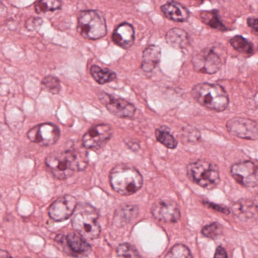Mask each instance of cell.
Masks as SVG:
<instances>
[{"label": "cell", "instance_id": "35", "mask_svg": "<svg viewBox=\"0 0 258 258\" xmlns=\"http://www.w3.org/2000/svg\"><path fill=\"white\" fill-rule=\"evenodd\" d=\"M0 258H13L12 257L10 253H9L8 251H6V250H2L1 252H0Z\"/></svg>", "mask_w": 258, "mask_h": 258}, {"label": "cell", "instance_id": "27", "mask_svg": "<svg viewBox=\"0 0 258 258\" xmlns=\"http://www.w3.org/2000/svg\"><path fill=\"white\" fill-rule=\"evenodd\" d=\"M118 258H140V254L135 246L129 243L120 244L117 248Z\"/></svg>", "mask_w": 258, "mask_h": 258}, {"label": "cell", "instance_id": "9", "mask_svg": "<svg viewBox=\"0 0 258 258\" xmlns=\"http://www.w3.org/2000/svg\"><path fill=\"white\" fill-rule=\"evenodd\" d=\"M232 177L243 186L256 187L258 185V166L250 161H241L231 167Z\"/></svg>", "mask_w": 258, "mask_h": 258}, {"label": "cell", "instance_id": "18", "mask_svg": "<svg viewBox=\"0 0 258 258\" xmlns=\"http://www.w3.org/2000/svg\"><path fill=\"white\" fill-rule=\"evenodd\" d=\"M161 58V49L156 45H150L143 51L141 68L146 73L152 72L159 64Z\"/></svg>", "mask_w": 258, "mask_h": 258}, {"label": "cell", "instance_id": "5", "mask_svg": "<svg viewBox=\"0 0 258 258\" xmlns=\"http://www.w3.org/2000/svg\"><path fill=\"white\" fill-rule=\"evenodd\" d=\"M72 226L75 230L86 239H95L100 235L101 228L98 221L97 212L89 205L78 208L72 219Z\"/></svg>", "mask_w": 258, "mask_h": 258}, {"label": "cell", "instance_id": "17", "mask_svg": "<svg viewBox=\"0 0 258 258\" xmlns=\"http://www.w3.org/2000/svg\"><path fill=\"white\" fill-rule=\"evenodd\" d=\"M161 12L167 19L176 22H184L188 20L190 13L186 7L179 3L167 2L161 7Z\"/></svg>", "mask_w": 258, "mask_h": 258}, {"label": "cell", "instance_id": "6", "mask_svg": "<svg viewBox=\"0 0 258 258\" xmlns=\"http://www.w3.org/2000/svg\"><path fill=\"white\" fill-rule=\"evenodd\" d=\"M187 176L191 182L207 189L215 188L220 181L217 166L204 160L190 163L187 166Z\"/></svg>", "mask_w": 258, "mask_h": 258}, {"label": "cell", "instance_id": "16", "mask_svg": "<svg viewBox=\"0 0 258 258\" xmlns=\"http://www.w3.org/2000/svg\"><path fill=\"white\" fill-rule=\"evenodd\" d=\"M68 250L74 256H86L91 252V247L84 237L76 232H71L66 236Z\"/></svg>", "mask_w": 258, "mask_h": 258}, {"label": "cell", "instance_id": "10", "mask_svg": "<svg viewBox=\"0 0 258 258\" xmlns=\"http://www.w3.org/2000/svg\"><path fill=\"white\" fill-rule=\"evenodd\" d=\"M195 71L199 73H217L221 69V58L211 49H205L196 54L191 59Z\"/></svg>", "mask_w": 258, "mask_h": 258}, {"label": "cell", "instance_id": "21", "mask_svg": "<svg viewBox=\"0 0 258 258\" xmlns=\"http://www.w3.org/2000/svg\"><path fill=\"white\" fill-rule=\"evenodd\" d=\"M233 214L241 220H247L250 219L254 214V206L253 202L247 199H241L235 202L232 207Z\"/></svg>", "mask_w": 258, "mask_h": 258}, {"label": "cell", "instance_id": "2", "mask_svg": "<svg viewBox=\"0 0 258 258\" xmlns=\"http://www.w3.org/2000/svg\"><path fill=\"white\" fill-rule=\"evenodd\" d=\"M110 183L116 192L131 196L143 186V178L136 167L126 164L116 165L110 172Z\"/></svg>", "mask_w": 258, "mask_h": 258}, {"label": "cell", "instance_id": "23", "mask_svg": "<svg viewBox=\"0 0 258 258\" xmlns=\"http://www.w3.org/2000/svg\"><path fill=\"white\" fill-rule=\"evenodd\" d=\"M200 17L203 23H205L208 26L211 27L213 29L221 31H226V26L223 25V22L220 20L218 12L216 11V10L202 12L200 13Z\"/></svg>", "mask_w": 258, "mask_h": 258}, {"label": "cell", "instance_id": "24", "mask_svg": "<svg viewBox=\"0 0 258 258\" xmlns=\"http://www.w3.org/2000/svg\"><path fill=\"white\" fill-rule=\"evenodd\" d=\"M155 137L161 144L170 149H174L177 147L178 143L176 139L170 134L167 126H162L155 131Z\"/></svg>", "mask_w": 258, "mask_h": 258}, {"label": "cell", "instance_id": "22", "mask_svg": "<svg viewBox=\"0 0 258 258\" xmlns=\"http://www.w3.org/2000/svg\"><path fill=\"white\" fill-rule=\"evenodd\" d=\"M90 74L95 81L99 84H105L114 81L117 75L108 69H102L97 66H93L90 69Z\"/></svg>", "mask_w": 258, "mask_h": 258}, {"label": "cell", "instance_id": "34", "mask_svg": "<svg viewBox=\"0 0 258 258\" xmlns=\"http://www.w3.org/2000/svg\"><path fill=\"white\" fill-rule=\"evenodd\" d=\"M214 258H228L227 253L222 246L217 247L215 254H214Z\"/></svg>", "mask_w": 258, "mask_h": 258}, {"label": "cell", "instance_id": "26", "mask_svg": "<svg viewBox=\"0 0 258 258\" xmlns=\"http://www.w3.org/2000/svg\"><path fill=\"white\" fill-rule=\"evenodd\" d=\"M62 2L57 0H40L34 4V10L38 14L61 10Z\"/></svg>", "mask_w": 258, "mask_h": 258}, {"label": "cell", "instance_id": "36", "mask_svg": "<svg viewBox=\"0 0 258 258\" xmlns=\"http://www.w3.org/2000/svg\"><path fill=\"white\" fill-rule=\"evenodd\" d=\"M253 205L254 206L255 210L258 212V194L256 195L253 198Z\"/></svg>", "mask_w": 258, "mask_h": 258}, {"label": "cell", "instance_id": "4", "mask_svg": "<svg viewBox=\"0 0 258 258\" xmlns=\"http://www.w3.org/2000/svg\"><path fill=\"white\" fill-rule=\"evenodd\" d=\"M78 31L84 38L96 40L107 34V24L103 14L97 10H84L78 16Z\"/></svg>", "mask_w": 258, "mask_h": 258}, {"label": "cell", "instance_id": "19", "mask_svg": "<svg viewBox=\"0 0 258 258\" xmlns=\"http://www.w3.org/2000/svg\"><path fill=\"white\" fill-rule=\"evenodd\" d=\"M138 214L139 208L137 205H123L114 212V223L117 226H125L137 218Z\"/></svg>", "mask_w": 258, "mask_h": 258}, {"label": "cell", "instance_id": "33", "mask_svg": "<svg viewBox=\"0 0 258 258\" xmlns=\"http://www.w3.org/2000/svg\"><path fill=\"white\" fill-rule=\"evenodd\" d=\"M247 25L251 28L252 31L258 35V19L256 18H249L247 20Z\"/></svg>", "mask_w": 258, "mask_h": 258}, {"label": "cell", "instance_id": "12", "mask_svg": "<svg viewBox=\"0 0 258 258\" xmlns=\"http://www.w3.org/2000/svg\"><path fill=\"white\" fill-rule=\"evenodd\" d=\"M78 201L75 196L66 195L58 198L49 208V215L52 220L62 222L69 219L76 210Z\"/></svg>", "mask_w": 258, "mask_h": 258}, {"label": "cell", "instance_id": "8", "mask_svg": "<svg viewBox=\"0 0 258 258\" xmlns=\"http://www.w3.org/2000/svg\"><path fill=\"white\" fill-rule=\"evenodd\" d=\"M111 125L100 123L90 128L83 137V146L87 149L98 150L103 147L112 137Z\"/></svg>", "mask_w": 258, "mask_h": 258}, {"label": "cell", "instance_id": "30", "mask_svg": "<svg viewBox=\"0 0 258 258\" xmlns=\"http://www.w3.org/2000/svg\"><path fill=\"white\" fill-rule=\"evenodd\" d=\"M202 235L207 238H217L219 235L223 233V226L218 223H212L211 224L207 225L202 228Z\"/></svg>", "mask_w": 258, "mask_h": 258}, {"label": "cell", "instance_id": "25", "mask_svg": "<svg viewBox=\"0 0 258 258\" xmlns=\"http://www.w3.org/2000/svg\"><path fill=\"white\" fill-rule=\"evenodd\" d=\"M231 46L240 53L252 55L253 53V46L250 42L240 35L235 36L229 40Z\"/></svg>", "mask_w": 258, "mask_h": 258}, {"label": "cell", "instance_id": "32", "mask_svg": "<svg viewBox=\"0 0 258 258\" xmlns=\"http://www.w3.org/2000/svg\"><path fill=\"white\" fill-rule=\"evenodd\" d=\"M203 203L204 205H206L208 208H211V209L214 210V211L223 213V214H229V213H230L229 208H226V207L223 206V205H216V204L208 202H204Z\"/></svg>", "mask_w": 258, "mask_h": 258}, {"label": "cell", "instance_id": "11", "mask_svg": "<svg viewBox=\"0 0 258 258\" xmlns=\"http://www.w3.org/2000/svg\"><path fill=\"white\" fill-rule=\"evenodd\" d=\"M226 128L232 135L244 140L258 139V123L244 117H233L226 123Z\"/></svg>", "mask_w": 258, "mask_h": 258}, {"label": "cell", "instance_id": "28", "mask_svg": "<svg viewBox=\"0 0 258 258\" xmlns=\"http://www.w3.org/2000/svg\"><path fill=\"white\" fill-rule=\"evenodd\" d=\"M164 258H193L191 251L185 244H177L173 246Z\"/></svg>", "mask_w": 258, "mask_h": 258}, {"label": "cell", "instance_id": "14", "mask_svg": "<svg viewBox=\"0 0 258 258\" xmlns=\"http://www.w3.org/2000/svg\"><path fill=\"white\" fill-rule=\"evenodd\" d=\"M107 110L113 115L122 118H129L135 114L136 107L131 102L120 98H113L107 93H102L99 96Z\"/></svg>", "mask_w": 258, "mask_h": 258}, {"label": "cell", "instance_id": "20", "mask_svg": "<svg viewBox=\"0 0 258 258\" xmlns=\"http://www.w3.org/2000/svg\"><path fill=\"white\" fill-rule=\"evenodd\" d=\"M166 42L175 49H185L189 44L188 34L180 28H173L166 34Z\"/></svg>", "mask_w": 258, "mask_h": 258}, {"label": "cell", "instance_id": "3", "mask_svg": "<svg viewBox=\"0 0 258 258\" xmlns=\"http://www.w3.org/2000/svg\"><path fill=\"white\" fill-rule=\"evenodd\" d=\"M191 93L195 100L208 109L220 112L229 105L227 93L218 84L201 83L193 87Z\"/></svg>", "mask_w": 258, "mask_h": 258}, {"label": "cell", "instance_id": "15", "mask_svg": "<svg viewBox=\"0 0 258 258\" xmlns=\"http://www.w3.org/2000/svg\"><path fill=\"white\" fill-rule=\"evenodd\" d=\"M112 40L122 49H129L135 41V31L133 25L126 22L119 25L113 32Z\"/></svg>", "mask_w": 258, "mask_h": 258}, {"label": "cell", "instance_id": "13", "mask_svg": "<svg viewBox=\"0 0 258 258\" xmlns=\"http://www.w3.org/2000/svg\"><path fill=\"white\" fill-rule=\"evenodd\" d=\"M151 211L157 220L164 223H176L181 217L180 210L177 204L166 199L155 202Z\"/></svg>", "mask_w": 258, "mask_h": 258}, {"label": "cell", "instance_id": "29", "mask_svg": "<svg viewBox=\"0 0 258 258\" xmlns=\"http://www.w3.org/2000/svg\"><path fill=\"white\" fill-rule=\"evenodd\" d=\"M42 86L44 90L52 94H58L61 91V83L55 77L47 76L43 78Z\"/></svg>", "mask_w": 258, "mask_h": 258}, {"label": "cell", "instance_id": "31", "mask_svg": "<svg viewBox=\"0 0 258 258\" xmlns=\"http://www.w3.org/2000/svg\"><path fill=\"white\" fill-rule=\"evenodd\" d=\"M43 21L41 18L31 17L25 22V28L30 31H36L43 25Z\"/></svg>", "mask_w": 258, "mask_h": 258}, {"label": "cell", "instance_id": "7", "mask_svg": "<svg viewBox=\"0 0 258 258\" xmlns=\"http://www.w3.org/2000/svg\"><path fill=\"white\" fill-rule=\"evenodd\" d=\"M60 130L56 125L45 123L30 130L27 137L30 141L40 146H51L59 140Z\"/></svg>", "mask_w": 258, "mask_h": 258}, {"label": "cell", "instance_id": "1", "mask_svg": "<svg viewBox=\"0 0 258 258\" xmlns=\"http://www.w3.org/2000/svg\"><path fill=\"white\" fill-rule=\"evenodd\" d=\"M87 164V154L75 149L53 152L46 159V167L58 179H68L76 172L85 170Z\"/></svg>", "mask_w": 258, "mask_h": 258}]
</instances>
